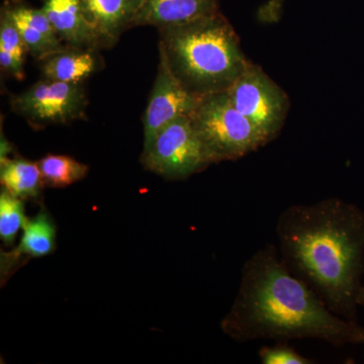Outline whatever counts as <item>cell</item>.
I'll return each instance as SVG.
<instances>
[{
  "label": "cell",
  "instance_id": "13",
  "mask_svg": "<svg viewBox=\"0 0 364 364\" xmlns=\"http://www.w3.org/2000/svg\"><path fill=\"white\" fill-rule=\"evenodd\" d=\"M218 9L217 0H142L133 28L181 25Z\"/></svg>",
  "mask_w": 364,
  "mask_h": 364
},
{
  "label": "cell",
  "instance_id": "16",
  "mask_svg": "<svg viewBox=\"0 0 364 364\" xmlns=\"http://www.w3.org/2000/svg\"><path fill=\"white\" fill-rule=\"evenodd\" d=\"M28 52L18 28L6 9L0 11V67L2 71L18 79L23 78V64Z\"/></svg>",
  "mask_w": 364,
  "mask_h": 364
},
{
  "label": "cell",
  "instance_id": "9",
  "mask_svg": "<svg viewBox=\"0 0 364 364\" xmlns=\"http://www.w3.org/2000/svg\"><path fill=\"white\" fill-rule=\"evenodd\" d=\"M98 49L111 48L133 28L142 0H81Z\"/></svg>",
  "mask_w": 364,
  "mask_h": 364
},
{
  "label": "cell",
  "instance_id": "5",
  "mask_svg": "<svg viewBox=\"0 0 364 364\" xmlns=\"http://www.w3.org/2000/svg\"><path fill=\"white\" fill-rule=\"evenodd\" d=\"M141 161L146 169L170 181L188 178L213 164L189 116L179 117L161 129L143 150Z\"/></svg>",
  "mask_w": 364,
  "mask_h": 364
},
{
  "label": "cell",
  "instance_id": "6",
  "mask_svg": "<svg viewBox=\"0 0 364 364\" xmlns=\"http://www.w3.org/2000/svg\"><path fill=\"white\" fill-rule=\"evenodd\" d=\"M227 92L268 143L279 135L289 112V97L259 66L250 62Z\"/></svg>",
  "mask_w": 364,
  "mask_h": 364
},
{
  "label": "cell",
  "instance_id": "19",
  "mask_svg": "<svg viewBox=\"0 0 364 364\" xmlns=\"http://www.w3.org/2000/svg\"><path fill=\"white\" fill-rule=\"evenodd\" d=\"M258 356L263 364H313L312 358L299 354L287 342H277L273 346H262Z\"/></svg>",
  "mask_w": 364,
  "mask_h": 364
},
{
  "label": "cell",
  "instance_id": "21",
  "mask_svg": "<svg viewBox=\"0 0 364 364\" xmlns=\"http://www.w3.org/2000/svg\"><path fill=\"white\" fill-rule=\"evenodd\" d=\"M363 360H364V358H363Z\"/></svg>",
  "mask_w": 364,
  "mask_h": 364
},
{
  "label": "cell",
  "instance_id": "18",
  "mask_svg": "<svg viewBox=\"0 0 364 364\" xmlns=\"http://www.w3.org/2000/svg\"><path fill=\"white\" fill-rule=\"evenodd\" d=\"M26 219L23 200L2 188L0 193V239L6 246L14 245Z\"/></svg>",
  "mask_w": 364,
  "mask_h": 364
},
{
  "label": "cell",
  "instance_id": "12",
  "mask_svg": "<svg viewBox=\"0 0 364 364\" xmlns=\"http://www.w3.org/2000/svg\"><path fill=\"white\" fill-rule=\"evenodd\" d=\"M41 9L64 45L100 50L86 21L81 0H42Z\"/></svg>",
  "mask_w": 364,
  "mask_h": 364
},
{
  "label": "cell",
  "instance_id": "20",
  "mask_svg": "<svg viewBox=\"0 0 364 364\" xmlns=\"http://www.w3.org/2000/svg\"><path fill=\"white\" fill-rule=\"evenodd\" d=\"M358 306L359 308L363 309L364 310V277L363 284H361L360 291L358 294Z\"/></svg>",
  "mask_w": 364,
  "mask_h": 364
},
{
  "label": "cell",
  "instance_id": "17",
  "mask_svg": "<svg viewBox=\"0 0 364 364\" xmlns=\"http://www.w3.org/2000/svg\"><path fill=\"white\" fill-rule=\"evenodd\" d=\"M46 188H62L71 186L88 173L87 165L65 155H47L38 162Z\"/></svg>",
  "mask_w": 364,
  "mask_h": 364
},
{
  "label": "cell",
  "instance_id": "2",
  "mask_svg": "<svg viewBox=\"0 0 364 364\" xmlns=\"http://www.w3.org/2000/svg\"><path fill=\"white\" fill-rule=\"evenodd\" d=\"M284 264L333 313L358 322L364 277V210L341 198L291 205L277 223Z\"/></svg>",
  "mask_w": 364,
  "mask_h": 364
},
{
  "label": "cell",
  "instance_id": "4",
  "mask_svg": "<svg viewBox=\"0 0 364 364\" xmlns=\"http://www.w3.org/2000/svg\"><path fill=\"white\" fill-rule=\"evenodd\" d=\"M189 117L213 164L240 159L268 143L234 107L227 90L200 97Z\"/></svg>",
  "mask_w": 364,
  "mask_h": 364
},
{
  "label": "cell",
  "instance_id": "10",
  "mask_svg": "<svg viewBox=\"0 0 364 364\" xmlns=\"http://www.w3.org/2000/svg\"><path fill=\"white\" fill-rule=\"evenodd\" d=\"M56 225L45 208L31 219H26L20 244L9 252L1 251L0 273L4 284L23 263L32 258L50 255L56 248Z\"/></svg>",
  "mask_w": 364,
  "mask_h": 364
},
{
  "label": "cell",
  "instance_id": "15",
  "mask_svg": "<svg viewBox=\"0 0 364 364\" xmlns=\"http://www.w3.org/2000/svg\"><path fill=\"white\" fill-rule=\"evenodd\" d=\"M0 181L2 188L23 200H37L45 188L38 162L21 157L1 159Z\"/></svg>",
  "mask_w": 364,
  "mask_h": 364
},
{
  "label": "cell",
  "instance_id": "8",
  "mask_svg": "<svg viewBox=\"0 0 364 364\" xmlns=\"http://www.w3.org/2000/svg\"><path fill=\"white\" fill-rule=\"evenodd\" d=\"M200 97L189 92L170 70L168 64L159 53L156 80L151 92L147 109L144 114V149H147L155 136L165 126L189 116Z\"/></svg>",
  "mask_w": 364,
  "mask_h": 364
},
{
  "label": "cell",
  "instance_id": "7",
  "mask_svg": "<svg viewBox=\"0 0 364 364\" xmlns=\"http://www.w3.org/2000/svg\"><path fill=\"white\" fill-rule=\"evenodd\" d=\"M86 107L87 97L83 83L74 85L46 78L11 98V109L35 129L85 119Z\"/></svg>",
  "mask_w": 364,
  "mask_h": 364
},
{
  "label": "cell",
  "instance_id": "3",
  "mask_svg": "<svg viewBox=\"0 0 364 364\" xmlns=\"http://www.w3.org/2000/svg\"><path fill=\"white\" fill-rule=\"evenodd\" d=\"M158 31L160 54L181 85L196 97L229 90L250 63L233 26L219 9Z\"/></svg>",
  "mask_w": 364,
  "mask_h": 364
},
{
  "label": "cell",
  "instance_id": "11",
  "mask_svg": "<svg viewBox=\"0 0 364 364\" xmlns=\"http://www.w3.org/2000/svg\"><path fill=\"white\" fill-rule=\"evenodd\" d=\"M18 28L28 52L38 61L65 49L42 9L23 0H6L2 6Z\"/></svg>",
  "mask_w": 364,
  "mask_h": 364
},
{
  "label": "cell",
  "instance_id": "1",
  "mask_svg": "<svg viewBox=\"0 0 364 364\" xmlns=\"http://www.w3.org/2000/svg\"><path fill=\"white\" fill-rule=\"evenodd\" d=\"M222 331L239 343L314 339L331 346L364 344V327L336 315L284 264L272 244L244 263Z\"/></svg>",
  "mask_w": 364,
  "mask_h": 364
},
{
  "label": "cell",
  "instance_id": "14",
  "mask_svg": "<svg viewBox=\"0 0 364 364\" xmlns=\"http://www.w3.org/2000/svg\"><path fill=\"white\" fill-rule=\"evenodd\" d=\"M44 78L80 85L100 68L97 50L69 47L41 60Z\"/></svg>",
  "mask_w": 364,
  "mask_h": 364
}]
</instances>
